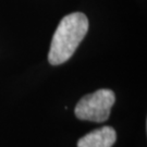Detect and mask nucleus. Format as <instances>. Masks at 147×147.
<instances>
[{
  "label": "nucleus",
  "instance_id": "nucleus-3",
  "mask_svg": "<svg viewBox=\"0 0 147 147\" xmlns=\"http://www.w3.org/2000/svg\"><path fill=\"white\" fill-rule=\"evenodd\" d=\"M117 141V132L112 126H102L89 132L78 142V147H111Z\"/></svg>",
  "mask_w": 147,
  "mask_h": 147
},
{
  "label": "nucleus",
  "instance_id": "nucleus-1",
  "mask_svg": "<svg viewBox=\"0 0 147 147\" xmlns=\"http://www.w3.org/2000/svg\"><path fill=\"white\" fill-rule=\"evenodd\" d=\"M88 31V19L82 12H73L60 21L53 34L48 53L51 65H59L73 56Z\"/></svg>",
  "mask_w": 147,
  "mask_h": 147
},
{
  "label": "nucleus",
  "instance_id": "nucleus-2",
  "mask_svg": "<svg viewBox=\"0 0 147 147\" xmlns=\"http://www.w3.org/2000/svg\"><path fill=\"white\" fill-rule=\"evenodd\" d=\"M115 101L116 95L111 89H98L82 97L75 106L74 113L80 120L104 122L110 116Z\"/></svg>",
  "mask_w": 147,
  "mask_h": 147
}]
</instances>
